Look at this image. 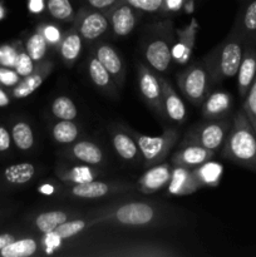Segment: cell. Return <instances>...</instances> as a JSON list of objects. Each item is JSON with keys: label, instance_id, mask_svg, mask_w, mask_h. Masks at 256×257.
Returning <instances> with one entry per match:
<instances>
[{"label": "cell", "instance_id": "6da1fadb", "mask_svg": "<svg viewBox=\"0 0 256 257\" xmlns=\"http://www.w3.org/2000/svg\"><path fill=\"white\" fill-rule=\"evenodd\" d=\"M93 226L112 225L133 230L180 228L187 221V212L161 201L118 200L87 212Z\"/></svg>", "mask_w": 256, "mask_h": 257}, {"label": "cell", "instance_id": "7a4b0ae2", "mask_svg": "<svg viewBox=\"0 0 256 257\" xmlns=\"http://www.w3.org/2000/svg\"><path fill=\"white\" fill-rule=\"evenodd\" d=\"M221 157L256 172V132L242 108L232 114V123L220 151Z\"/></svg>", "mask_w": 256, "mask_h": 257}, {"label": "cell", "instance_id": "3957f363", "mask_svg": "<svg viewBox=\"0 0 256 257\" xmlns=\"http://www.w3.org/2000/svg\"><path fill=\"white\" fill-rule=\"evenodd\" d=\"M172 20L147 25L141 39V50L146 63L157 73H165L172 64V47L176 40Z\"/></svg>", "mask_w": 256, "mask_h": 257}, {"label": "cell", "instance_id": "277c9868", "mask_svg": "<svg viewBox=\"0 0 256 257\" xmlns=\"http://www.w3.org/2000/svg\"><path fill=\"white\" fill-rule=\"evenodd\" d=\"M243 48L245 42L242 38L231 30L227 37L203 58L213 85L237 75Z\"/></svg>", "mask_w": 256, "mask_h": 257}, {"label": "cell", "instance_id": "5b68a950", "mask_svg": "<svg viewBox=\"0 0 256 257\" xmlns=\"http://www.w3.org/2000/svg\"><path fill=\"white\" fill-rule=\"evenodd\" d=\"M133 190H137L135 183L124 182V181L93 180L84 183L60 182L55 196L60 198H69V200L93 201L125 195L131 193Z\"/></svg>", "mask_w": 256, "mask_h": 257}, {"label": "cell", "instance_id": "8992f818", "mask_svg": "<svg viewBox=\"0 0 256 257\" xmlns=\"http://www.w3.org/2000/svg\"><path fill=\"white\" fill-rule=\"evenodd\" d=\"M125 128L135 137L146 168L152 167L167 160L168 155L172 148L177 145L181 137L180 130L175 127H166L160 136H155V137L137 132L128 125H125Z\"/></svg>", "mask_w": 256, "mask_h": 257}, {"label": "cell", "instance_id": "52a82bcc", "mask_svg": "<svg viewBox=\"0 0 256 257\" xmlns=\"http://www.w3.org/2000/svg\"><path fill=\"white\" fill-rule=\"evenodd\" d=\"M92 256H112V257H177L186 255L180 248L171 243L152 240H133L128 242L110 245L94 251Z\"/></svg>", "mask_w": 256, "mask_h": 257}, {"label": "cell", "instance_id": "ba28073f", "mask_svg": "<svg viewBox=\"0 0 256 257\" xmlns=\"http://www.w3.org/2000/svg\"><path fill=\"white\" fill-rule=\"evenodd\" d=\"M176 80L183 97L197 107H201L213 87L210 72L203 60L188 64V67L178 73Z\"/></svg>", "mask_w": 256, "mask_h": 257}, {"label": "cell", "instance_id": "9c48e42d", "mask_svg": "<svg viewBox=\"0 0 256 257\" xmlns=\"http://www.w3.org/2000/svg\"><path fill=\"white\" fill-rule=\"evenodd\" d=\"M232 123V117L225 119H203L191 125L185 133L182 142L197 145L217 155L225 143Z\"/></svg>", "mask_w": 256, "mask_h": 257}, {"label": "cell", "instance_id": "30bf717a", "mask_svg": "<svg viewBox=\"0 0 256 257\" xmlns=\"http://www.w3.org/2000/svg\"><path fill=\"white\" fill-rule=\"evenodd\" d=\"M72 27L79 33L83 42L94 44L110 33L109 20L105 13L80 5Z\"/></svg>", "mask_w": 256, "mask_h": 257}, {"label": "cell", "instance_id": "8fae6325", "mask_svg": "<svg viewBox=\"0 0 256 257\" xmlns=\"http://www.w3.org/2000/svg\"><path fill=\"white\" fill-rule=\"evenodd\" d=\"M137 78L138 89L147 107L157 117L166 118L162 104V87L157 72L148 64L140 62L137 64Z\"/></svg>", "mask_w": 256, "mask_h": 257}, {"label": "cell", "instance_id": "7c38bea8", "mask_svg": "<svg viewBox=\"0 0 256 257\" xmlns=\"http://www.w3.org/2000/svg\"><path fill=\"white\" fill-rule=\"evenodd\" d=\"M82 216L83 213L74 208H49V210L35 211L30 213L24 218V221L35 232L45 235L54 231L62 223Z\"/></svg>", "mask_w": 256, "mask_h": 257}, {"label": "cell", "instance_id": "4fadbf2b", "mask_svg": "<svg viewBox=\"0 0 256 257\" xmlns=\"http://www.w3.org/2000/svg\"><path fill=\"white\" fill-rule=\"evenodd\" d=\"M38 167L33 162H19L0 171V193L15 192L27 188L37 178Z\"/></svg>", "mask_w": 256, "mask_h": 257}, {"label": "cell", "instance_id": "5bb4252c", "mask_svg": "<svg viewBox=\"0 0 256 257\" xmlns=\"http://www.w3.org/2000/svg\"><path fill=\"white\" fill-rule=\"evenodd\" d=\"M62 157L70 162L83 163V165L102 167L107 161L105 153L99 143L89 140H78L72 145H68L59 152Z\"/></svg>", "mask_w": 256, "mask_h": 257}, {"label": "cell", "instance_id": "9a60e30c", "mask_svg": "<svg viewBox=\"0 0 256 257\" xmlns=\"http://www.w3.org/2000/svg\"><path fill=\"white\" fill-rule=\"evenodd\" d=\"M105 14L109 20L110 33L115 38L128 37L136 29L138 20H140L138 10L125 3L124 0L117 3Z\"/></svg>", "mask_w": 256, "mask_h": 257}, {"label": "cell", "instance_id": "2e32d148", "mask_svg": "<svg viewBox=\"0 0 256 257\" xmlns=\"http://www.w3.org/2000/svg\"><path fill=\"white\" fill-rule=\"evenodd\" d=\"M54 69V62L52 59H44L35 65V69L27 77H23L15 87L9 89L13 99H25L30 97L35 90L42 87Z\"/></svg>", "mask_w": 256, "mask_h": 257}, {"label": "cell", "instance_id": "e0dca14e", "mask_svg": "<svg viewBox=\"0 0 256 257\" xmlns=\"http://www.w3.org/2000/svg\"><path fill=\"white\" fill-rule=\"evenodd\" d=\"M92 53L108 70L117 87L122 88L125 80V65L119 53L113 45L105 42H95L92 47Z\"/></svg>", "mask_w": 256, "mask_h": 257}, {"label": "cell", "instance_id": "ac0fdd59", "mask_svg": "<svg viewBox=\"0 0 256 257\" xmlns=\"http://www.w3.org/2000/svg\"><path fill=\"white\" fill-rule=\"evenodd\" d=\"M173 166L171 162L158 163V165L148 167L147 171L140 177L136 183V187L143 195H152L167 187L172 176Z\"/></svg>", "mask_w": 256, "mask_h": 257}, {"label": "cell", "instance_id": "d6986e66", "mask_svg": "<svg viewBox=\"0 0 256 257\" xmlns=\"http://www.w3.org/2000/svg\"><path fill=\"white\" fill-rule=\"evenodd\" d=\"M110 142L118 157L125 162L137 163L142 161L140 147L124 124H118L110 128Z\"/></svg>", "mask_w": 256, "mask_h": 257}, {"label": "cell", "instance_id": "ffe728a7", "mask_svg": "<svg viewBox=\"0 0 256 257\" xmlns=\"http://www.w3.org/2000/svg\"><path fill=\"white\" fill-rule=\"evenodd\" d=\"M175 32L176 40L172 47V62L176 64L186 65L192 55L198 32V23L192 19L185 28H176Z\"/></svg>", "mask_w": 256, "mask_h": 257}, {"label": "cell", "instance_id": "44dd1931", "mask_svg": "<svg viewBox=\"0 0 256 257\" xmlns=\"http://www.w3.org/2000/svg\"><path fill=\"white\" fill-rule=\"evenodd\" d=\"M216 156L215 152L197 145L181 143L180 148L171 156V165L173 167H185L193 170L202 163L212 160Z\"/></svg>", "mask_w": 256, "mask_h": 257}, {"label": "cell", "instance_id": "7402d4cb", "mask_svg": "<svg viewBox=\"0 0 256 257\" xmlns=\"http://www.w3.org/2000/svg\"><path fill=\"white\" fill-rule=\"evenodd\" d=\"M98 168L78 162H73V165L59 162L55 165L54 175L62 183H84L99 178L102 173Z\"/></svg>", "mask_w": 256, "mask_h": 257}, {"label": "cell", "instance_id": "603a6c76", "mask_svg": "<svg viewBox=\"0 0 256 257\" xmlns=\"http://www.w3.org/2000/svg\"><path fill=\"white\" fill-rule=\"evenodd\" d=\"M232 95L225 90H216L205 98L201 113L203 119H225L232 117Z\"/></svg>", "mask_w": 256, "mask_h": 257}, {"label": "cell", "instance_id": "cb8c5ba5", "mask_svg": "<svg viewBox=\"0 0 256 257\" xmlns=\"http://www.w3.org/2000/svg\"><path fill=\"white\" fill-rule=\"evenodd\" d=\"M236 77L238 97L243 99L256 78V42L245 43L242 59Z\"/></svg>", "mask_w": 256, "mask_h": 257}, {"label": "cell", "instance_id": "d4e9b609", "mask_svg": "<svg viewBox=\"0 0 256 257\" xmlns=\"http://www.w3.org/2000/svg\"><path fill=\"white\" fill-rule=\"evenodd\" d=\"M160 77L161 87H162V104L166 119L175 123H183L187 117V110L182 98L177 94L175 88L162 75Z\"/></svg>", "mask_w": 256, "mask_h": 257}, {"label": "cell", "instance_id": "484cf974", "mask_svg": "<svg viewBox=\"0 0 256 257\" xmlns=\"http://www.w3.org/2000/svg\"><path fill=\"white\" fill-rule=\"evenodd\" d=\"M9 128L15 150L22 153H29L34 150L37 145L35 131L27 118L15 115L10 119Z\"/></svg>", "mask_w": 256, "mask_h": 257}, {"label": "cell", "instance_id": "4316f807", "mask_svg": "<svg viewBox=\"0 0 256 257\" xmlns=\"http://www.w3.org/2000/svg\"><path fill=\"white\" fill-rule=\"evenodd\" d=\"M87 72L89 74L90 80L98 90H100L103 94L108 95L109 98H118L119 88L117 87L108 70L103 67L102 63L97 59V57L92 52L87 59Z\"/></svg>", "mask_w": 256, "mask_h": 257}, {"label": "cell", "instance_id": "83f0119b", "mask_svg": "<svg viewBox=\"0 0 256 257\" xmlns=\"http://www.w3.org/2000/svg\"><path fill=\"white\" fill-rule=\"evenodd\" d=\"M201 186L193 175V170L185 167H173L170 183L167 185L168 193L172 196H187L200 190Z\"/></svg>", "mask_w": 256, "mask_h": 257}, {"label": "cell", "instance_id": "f1b7e54d", "mask_svg": "<svg viewBox=\"0 0 256 257\" xmlns=\"http://www.w3.org/2000/svg\"><path fill=\"white\" fill-rule=\"evenodd\" d=\"M83 49V39L79 33L70 27L67 32L63 34L62 40L58 47V53L62 59V62L67 65L68 68H72L78 59L80 58Z\"/></svg>", "mask_w": 256, "mask_h": 257}, {"label": "cell", "instance_id": "f546056e", "mask_svg": "<svg viewBox=\"0 0 256 257\" xmlns=\"http://www.w3.org/2000/svg\"><path fill=\"white\" fill-rule=\"evenodd\" d=\"M243 42H256V0H250L238 13L232 27Z\"/></svg>", "mask_w": 256, "mask_h": 257}, {"label": "cell", "instance_id": "4dcf8cb0", "mask_svg": "<svg viewBox=\"0 0 256 257\" xmlns=\"http://www.w3.org/2000/svg\"><path fill=\"white\" fill-rule=\"evenodd\" d=\"M42 250L39 238L23 233L9 245L5 246L3 250H0V257H32L40 253Z\"/></svg>", "mask_w": 256, "mask_h": 257}, {"label": "cell", "instance_id": "1f68e13d", "mask_svg": "<svg viewBox=\"0 0 256 257\" xmlns=\"http://www.w3.org/2000/svg\"><path fill=\"white\" fill-rule=\"evenodd\" d=\"M82 131V125L75 120L57 119V122L53 123L50 127V136H52V140L58 145L68 146L80 140Z\"/></svg>", "mask_w": 256, "mask_h": 257}, {"label": "cell", "instance_id": "d6a6232c", "mask_svg": "<svg viewBox=\"0 0 256 257\" xmlns=\"http://www.w3.org/2000/svg\"><path fill=\"white\" fill-rule=\"evenodd\" d=\"M222 166L212 160L193 168V175L202 187H217L222 176Z\"/></svg>", "mask_w": 256, "mask_h": 257}, {"label": "cell", "instance_id": "836d02e7", "mask_svg": "<svg viewBox=\"0 0 256 257\" xmlns=\"http://www.w3.org/2000/svg\"><path fill=\"white\" fill-rule=\"evenodd\" d=\"M24 49L27 50L30 58L34 60L35 64H38V63L47 59L50 47L47 43V40H45V38L43 37L42 33H40V30L35 28L34 32L24 42Z\"/></svg>", "mask_w": 256, "mask_h": 257}, {"label": "cell", "instance_id": "e575fe53", "mask_svg": "<svg viewBox=\"0 0 256 257\" xmlns=\"http://www.w3.org/2000/svg\"><path fill=\"white\" fill-rule=\"evenodd\" d=\"M47 13L55 22L73 24L77 12L72 4V0H48Z\"/></svg>", "mask_w": 256, "mask_h": 257}, {"label": "cell", "instance_id": "d590c367", "mask_svg": "<svg viewBox=\"0 0 256 257\" xmlns=\"http://www.w3.org/2000/svg\"><path fill=\"white\" fill-rule=\"evenodd\" d=\"M50 113L55 119H65V120H75L78 114V108L73 99L68 95H58L53 99L50 104Z\"/></svg>", "mask_w": 256, "mask_h": 257}, {"label": "cell", "instance_id": "8d00e7d4", "mask_svg": "<svg viewBox=\"0 0 256 257\" xmlns=\"http://www.w3.org/2000/svg\"><path fill=\"white\" fill-rule=\"evenodd\" d=\"M37 29L40 30L49 47L57 50L64 32H62V29L54 23H39L37 25Z\"/></svg>", "mask_w": 256, "mask_h": 257}, {"label": "cell", "instance_id": "74e56055", "mask_svg": "<svg viewBox=\"0 0 256 257\" xmlns=\"http://www.w3.org/2000/svg\"><path fill=\"white\" fill-rule=\"evenodd\" d=\"M22 47L23 44L20 42L5 43V44L0 45V65L2 67L14 68L18 59V54H19Z\"/></svg>", "mask_w": 256, "mask_h": 257}, {"label": "cell", "instance_id": "f35d334b", "mask_svg": "<svg viewBox=\"0 0 256 257\" xmlns=\"http://www.w3.org/2000/svg\"><path fill=\"white\" fill-rule=\"evenodd\" d=\"M242 102V110L247 117L248 122L252 125L253 131L256 132V78L253 79L247 94L245 95Z\"/></svg>", "mask_w": 256, "mask_h": 257}, {"label": "cell", "instance_id": "ab89813d", "mask_svg": "<svg viewBox=\"0 0 256 257\" xmlns=\"http://www.w3.org/2000/svg\"><path fill=\"white\" fill-rule=\"evenodd\" d=\"M35 65L37 64H35L34 60L30 58V55L28 54L27 50L24 49V44H23V47L20 48L19 54H18V59L17 63H15L14 69L17 70L18 74L23 78L29 75L30 73L35 69Z\"/></svg>", "mask_w": 256, "mask_h": 257}, {"label": "cell", "instance_id": "60d3db41", "mask_svg": "<svg viewBox=\"0 0 256 257\" xmlns=\"http://www.w3.org/2000/svg\"><path fill=\"white\" fill-rule=\"evenodd\" d=\"M142 13H162L163 0H124Z\"/></svg>", "mask_w": 256, "mask_h": 257}, {"label": "cell", "instance_id": "b9f144b4", "mask_svg": "<svg viewBox=\"0 0 256 257\" xmlns=\"http://www.w3.org/2000/svg\"><path fill=\"white\" fill-rule=\"evenodd\" d=\"M13 147V138L10 133L9 125L5 124L4 122H0V157H7L12 153Z\"/></svg>", "mask_w": 256, "mask_h": 257}, {"label": "cell", "instance_id": "7bdbcfd3", "mask_svg": "<svg viewBox=\"0 0 256 257\" xmlns=\"http://www.w3.org/2000/svg\"><path fill=\"white\" fill-rule=\"evenodd\" d=\"M22 77L17 73L14 68L2 67L0 65V84L5 87L7 89H12L13 87L20 82Z\"/></svg>", "mask_w": 256, "mask_h": 257}, {"label": "cell", "instance_id": "ee69618b", "mask_svg": "<svg viewBox=\"0 0 256 257\" xmlns=\"http://www.w3.org/2000/svg\"><path fill=\"white\" fill-rule=\"evenodd\" d=\"M82 5H85V7L92 8V9L95 10H100L103 13H107L108 10L112 9L120 0H82Z\"/></svg>", "mask_w": 256, "mask_h": 257}, {"label": "cell", "instance_id": "f6af8a7d", "mask_svg": "<svg viewBox=\"0 0 256 257\" xmlns=\"http://www.w3.org/2000/svg\"><path fill=\"white\" fill-rule=\"evenodd\" d=\"M191 0H163V14H176L187 8Z\"/></svg>", "mask_w": 256, "mask_h": 257}, {"label": "cell", "instance_id": "bcb514c9", "mask_svg": "<svg viewBox=\"0 0 256 257\" xmlns=\"http://www.w3.org/2000/svg\"><path fill=\"white\" fill-rule=\"evenodd\" d=\"M22 235H23V231L19 230V228L0 231V250H3L5 246L9 245V243L13 242L15 238H18Z\"/></svg>", "mask_w": 256, "mask_h": 257}, {"label": "cell", "instance_id": "7dc6e473", "mask_svg": "<svg viewBox=\"0 0 256 257\" xmlns=\"http://www.w3.org/2000/svg\"><path fill=\"white\" fill-rule=\"evenodd\" d=\"M47 2L48 0H27L28 12L32 15H42L43 13L47 12Z\"/></svg>", "mask_w": 256, "mask_h": 257}, {"label": "cell", "instance_id": "c3c4849f", "mask_svg": "<svg viewBox=\"0 0 256 257\" xmlns=\"http://www.w3.org/2000/svg\"><path fill=\"white\" fill-rule=\"evenodd\" d=\"M12 99L13 98L10 95L9 89H7V88L0 84V108L9 107L10 103H12Z\"/></svg>", "mask_w": 256, "mask_h": 257}, {"label": "cell", "instance_id": "681fc988", "mask_svg": "<svg viewBox=\"0 0 256 257\" xmlns=\"http://www.w3.org/2000/svg\"><path fill=\"white\" fill-rule=\"evenodd\" d=\"M9 216H10L9 211L4 210V207L0 208V225H3V223L9 218Z\"/></svg>", "mask_w": 256, "mask_h": 257}, {"label": "cell", "instance_id": "f907efd6", "mask_svg": "<svg viewBox=\"0 0 256 257\" xmlns=\"http://www.w3.org/2000/svg\"><path fill=\"white\" fill-rule=\"evenodd\" d=\"M5 17H7V9H5L4 4H3V3L0 2V20L4 19Z\"/></svg>", "mask_w": 256, "mask_h": 257}, {"label": "cell", "instance_id": "816d5d0a", "mask_svg": "<svg viewBox=\"0 0 256 257\" xmlns=\"http://www.w3.org/2000/svg\"><path fill=\"white\" fill-rule=\"evenodd\" d=\"M0 208H2V202H0Z\"/></svg>", "mask_w": 256, "mask_h": 257}]
</instances>
